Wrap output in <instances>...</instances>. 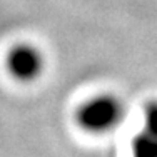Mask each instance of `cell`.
Segmentation results:
<instances>
[{"label":"cell","mask_w":157,"mask_h":157,"mask_svg":"<svg viewBox=\"0 0 157 157\" xmlns=\"http://www.w3.org/2000/svg\"><path fill=\"white\" fill-rule=\"evenodd\" d=\"M144 132L147 136L157 137V102L147 104L144 112Z\"/></svg>","instance_id":"277c9868"},{"label":"cell","mask_w":157,"mask_h":157,"mask_svg":"<svg viewBox=\"0 0 157 157\" xmlns=\"http://www.w3.org/2000/svg\"><path fill=\"white\" fill-rule=\"evenodd\" d=\"M7 69L13 78L22 82H30L42 72L44 57L35 47L22 44L10 50L7 57Z\"/></svg>","instance_id":"7a4b0ae2"},{"label":"cell","mask_w":157,"mask_h":157,"mask_svg":"<svg viewBox=\"0 0 157 157\" xmlns=\"http://www.w3.org/2000/svg\"><path fill=\"white\" fill-rule=\"evenodd\" d=\"M134 151L139 155H157V137L147 136L145 132H142L136 140H134Z\"/></svg>","instance_id":"3957f363"},{"label":"cell","mask_w":157,"mask_h":157,"mask_svg":"<svg viewBox=\"0 0 157 157\" xmlns=\"http://www.w3.org/2000/svg\"><path fill=\"white\" fill-rule=\"evenodd\" d=\"M122 104L112 95H99L87 100L77 112V122L87 132H107L121 122Z\"/></svg>","instance_id":"6da1fadb"}]
</instances>
